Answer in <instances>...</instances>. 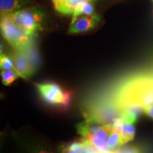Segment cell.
<instances>
[{
  "mask_svg": "<svg viewBox=\"0 0 153 153\" xmlns=\"http://www.w3.org/2000/svg\"><path fill=\"white\" fill-rule=\"evenodd\" d=\"M114 106L120 113L130 107L144 109L153 105V73L131 76L118 88Z\"/></svg>",
  "mask_w": 153,
  "mask_h": 153,
  "instance_id": "6da1fadb",
  "label": "cell"
},
{
  "mask_svg": "<svg viewBox=\"0 0 153 153\" xmlns=\"http://www.w3.org/2000/svg\"><path fill=\"white\" fill-rule=\"evenodd\" d=\"M112 128V126L91 117H86L85 120L76 126L77 133L102 153L112 152L108 146V139Z\"/></svg>",
  "mask_w": 153,
  "mask_h": 153,
  "instance_id": "7a4b0ae2",
  "label": "cell"
},
{
  "mask_svg": "<svg viewBox=\"0 0 153 153\" xmlns=\"http://www.w3.org/2000/svg\"><path fill=\"white\" fill-rule=\"evenodd\" d=\"M1 30L4 39L16 51H26L33 44L37 33L14 24L7 15L1 16Z\"/></svg>",
  "mask_w": 153,
  "mask_h": 153,
  "instance_id": "3957f363",
  "label": "cell"
},
{
  "mask_svg": "<svg viewBox=\"0 0 153 153\" xmlns=\"http://www.w3.org/2000/svg\"><path fill=\"white\" fill-rule=\"evenodd\" d=\"M6 15L14 24L30 31L37 33L38 30L43 29L45 14L37 7H25L16 12Z\"/></svg>",
  "mask_w": 153,
  "mask_h": 153,
  "instance_id": "277c9868",
  "label": "cell"
},
{
  "mask_svg": "<svg viewBox=\"0 0 153 153\" xmlns=\"http://www.w3.org/2000/svg\"><path fill=\"white\" fill-rule=\"evenodd\" d=\"M38 93L44 101L50 105L67 108L71 101V93L53 82L36 84Z\"/></svg>",
  "mask_w": 153,
  "mask_h": 153,
  "instance_id": "5b68a950",
  "label": "cell"
},
{
  "mask_svg": "<svg viewBox=\"0 0 153 153\" xmlns=\"http://www.w3.org/2000/svg\"><path fill=\"white\" fill-rule=\"evenodd\" d=\"M100 22L101 16L97 14L72 17L71 24L68 29V33H85L97 27Z\"/></svg>",
  "mask_w": 153,
  "mask_h": 153,
  "instance_id": "8992f818",
  "label": "cell"
},
{
  "mask_svg": "<svg viewBox=\"0 0 153 153\" xmlns=\"http://www.w3.org/2000/svg\"><path fill=\"white\" fill-rule=\"evenodd\" d=\"M26 51H16L13 53L11 57L14 65V69L21 77L28 79L33 75L35 68L29 56L26 54Z\"/></svg>",
  "mask_w": 153,
  "mask_h": 153,
  "instance_id": "52a82bcc",
  "label": "cell"
},
{
  "mask_svg": "<svg viewBox=\"0 0 153 153\" xmlns=\"http://www.w3.org/2000/svg\"><path fill=\"white\" fill-rule=\"evenodd\" d=\"M113 127L119 131L122 136L124 145L130 141H132L135 137V128L133 124L126 123L121 118H119L115 122Z\"/></svg>",
  "mask_w": 153,
  "mask_h": 153,
  "instance_id": "ba28073f",
  "label": "cell"
},
{
  "mask_svg": "<svg viewBox=\"0 0 153 153\" xmlns=\"http://www.w3.org/2000/svg\"><path fill=\"white\" fill-rule=\"evenodd\" d=\"M28 3L29 0H0L1 16L21 10Z\"/></svg>",
  "mask_w": 153,
  "mask_h": 153,
  "instance_id": "9c48e42d",
  "label": "cell"
},
{
  "mask_svg": "<svg viewBox=\"0 0 153 153\" xmlns=\"http://www.w3.org/2000/svg\"><path fill=\"white\" fill-rule=\"evenodd\" d=\"M93 0H60L55 9L63 14H73L74 11L82 4Z\"/></svg>",
  "mask_w": 153,
  "mask_h": 153,
  "instance_id": "30bf717a",
  "label": "cell"
},
{
  "mask_svg": "<svg viewBox=\"0 0 153 153\" xmlns=\"http://www.w3.org/2000/svg\"><path fill=\"white\" fill-rule=\"evenodd\" d=\"M123 145V139H122V136L119 131L113 127L112 131L111 132L108 139V148L111 149V151H114Z\"/></svg>",
  "mask_w": 153,
  "mask_h": 153,
  "instance_id": "8fae6325",
  "label": "cell"
},
{
  "mask_svg": "<svg viewBox=\"0 0 153 153\" xmlns=\"http://www.w3.org/2000/svg\"><path fill=\"white\" fill-rule=\"evenodd\" d=\"M94 14V7L91 1L82 4L75 9L72 17H76L82 15H92Z\"/></svg>",
  "mask_w": 153,
  "mask_h": 153,
  "instance_id": "7c38bea8",
  "label": "cell"
},
{
  "mask_svg": "<svg viewBox=\"0 0 153 153\" xmlns=\"http://www.w3.org/2000/svg\"><path fill=\"white\" fill-rule=\"evenodd\" d=\"M1 76L2 83L5 86L11 85L15 80L18 79L19 77H21L14 69L8 70H1Z\"/></svg>",
  "mask_w": 153,
  "mask_h": 153,
  "instance_id": "4fadbf2b",
  "label": "cell"
},
{
  "mask_svg": "<svg viewBox=\"0 0 153 153\" xmlns=\"http://www.w3.org/2000/svg\"><path fill=\"white\" fill-rule=\"evenodd\" d=\"M0 67L1 70H8L14 69V65L11 57L8 55L1 53V57H0ZM15 70V69H14Z\"/></svg>",
  "mask_w": 153,
  "mask_h": 153,
  "instance_id": "5bb4252c",
  "label": "cell"
},
{
  "mask_svg": "<svg viewBox=\"0 0 153 153\" xmlns=\"http://www.w3.org/2000/svg\"><path fill=\"white\" fill-rule=\"evenodd\" d=\"M111 153H140L139 148L135 146H126L118 148L112 151Z\"/></svg>",
  "mask_w": 153,
  "mask_h": 153,
  "instance_id": "9a60e30c",
  "label": "cell"
},
{
  "mask_svg": "<svg viewBox=\"0 0 153 153\" xmlns=\"http://www.w3.org/2000/svg\"><path fill=\"white\" fill-rule=\"evenodd\" d=\"M143 112H144L147 116H150V118H152L153 119V105L145 108L144 109H143Z\"/></svg>",
  "mask_w": 153,
  "mask_h": 153,
  "instance_id": "2e32d148",
  "label": "cell"
},
{
  "mask_svg": "<svg viewBox=\"0 0 153 153\" xmlns=\"http://www.w3.org/2000/svg\"><path fill=\"white\" fill-rule=\"evenodd\" d=\"M62 153H79V152L74 150H72V149L69 148L68 146H65L64 148H62Z\"/></svg>",
  "mask_w": 153,
  "mask_h": 153,
  "instance_id": "e0dca14e",
  "label": "cell"
},
{
  "mask_svg": "<svg viewBox=\"0 0 153 153\" xmlns=\"http://www.w3.org/2000/svg\"><path fill=\"white\" fill-rule=\"evenodd\" d=\"M36 153H53V152H51V151H49V150H44V149H42V150H38V152H36Z\"/></svg>",
  "mask_w": 153,
  "mask_h": 153,
  "instance_id": "ac0fdd59",
  "label": "cell"
},
{
  "mask_svg": "<svg viewBox=\"0 0 153 153\" xmlns=\"http://www.w3.org/2000/svg\"><path fill=\"white\" fill-rule=\"evenodd\" d=\"M52 1H53V4H54V6H55V7H56L58 5V4L60 3V0H52Z\"/></svg>",
  "mask_w": 153,
  "mask_h": 153,
  "instance_id": "d6986e66",
  "label": "cell"
},
{
  "mask_svg": "<svg viewBox=\"0 0 153 153\" xmlns=\"http://www.w3.org/2000/svg\"><path fill=\"white\" fill-rule=\"evenodd\" d=\"M152 73H153V70H152Z\"/></svg>",
  "mask_w": 153,
  "mask_h": 153,
  "instance_id": "ffe728a7",
  "label": "cell"
},
{
  "mask_svg": "<svg viewBox=\"0 0 153 153\" xmlns=\"http://www.w3.org/2000/svg\"><path fill=\"white\" fill-rule=\"evenodd\" d=\"M152 1H153V0H152Z\"/></svg>",
  "mask_w": 153,
  "mask_h": 153,
  "instance_id": "44dd1931",
  "label": "cell"
}]
</instances>
